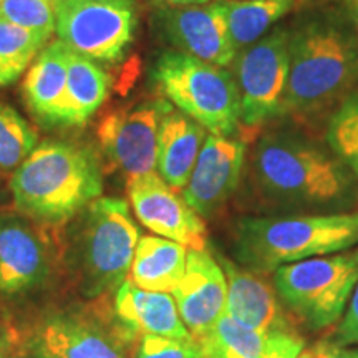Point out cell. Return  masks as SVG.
Wrapping results in <instances>:
<instances>
[{"instance_id": "5bb4252c", "label": "cell", "mask_w": 358, "mask_h": 358, "mask_svg": "<svg viewBox=\"0 0 358 358\" xmlns=\"http://www.w3.org/2000/svg\"><path fill=\"white\" fill-rule=\"evenodd\" d=\"M161 25L179 52L208 64L227 66L237 55L229 35L224 2L164 8Z\"/></svg>"}, {"instance_id": "1f68e13d", "label": "cell", "mask_w": 358, "mask_h": 358, "mask_svg": "<svg viewBox=\"0 0 358 358\" xmlns=\"http://www.w3.org/2000/svg\"><path fill=\"white\" fill-rule=\"evenodd\" d=\"M312 358H343L342 348L334 345L330 342H320L315 347L310 348Z\"/></svg>"}, {"instance_id": "603a6c76", "label": "cell", "mask_w": 358, "mask_h": 358, "mask_svg": "<svg viewBox=\"0 0 358 358\" xmlns=\"http://www.w3.org/2000/svg\"><path fill=\"white\" fill-rule=\"evenodd\" d=\"M295 0H224L236 52L259 42L264 34L292 10Z\"/></svg>"}, {"instance_id": "7c38bea8", "label": "cell", "mask_w": 358, "mask_h": 358, "mask_svg": "<svg viewBox=\"0 0 358 358\" xmlns=\"http://www.w3.org/2000/svg\"><path fill=\"white\" fill-rule=\"evenodd\" d=\"M127 191L143 226L189 250L206 249L208 229L203 217L159 174L148 173L128 179Z\"/></svg>"}, {"instance_id": "9a60e30c", "label": "cell", "mask_w": 358, "mask_h": 358, "mask_svg": "<svg viewBox=\"0 0 358 358\" xmlns=\"http://www.w3.org/2000/svg\"><path fill=\"white\" fill-rule=\"evenodd\" d=\"M173 295L192 338L201 337L226 313L227 282L221 264L206 249L189 250L185 275Z\"/></svg>"}, {"instance_id": "277c9868", "label": "cell", "mask_w": 358, "mask_h": 358, "mask_svg": "<svg viewBox=\"0 0 358 358\" xmlns=\"http://www.w3.org/2000/svg\"><path fill=\"white\" fill-rule=\"evenodd\" d=\"M236 256L259 274L358 244V213L248 217L236 227Z\"/></svg>"}, {"instance_id": "8d00e7d4", "label": "cell", "mask_w": 358, "mask_h": 358, "mask_svg": "<svg viewBox=\"0 0 358 358\" xmlns=\"http://www.w3.org/2000/svg\"><path fill=\"white\" fill-rule=\"evenodd\" d=\"M348 169H350V171L358 178V155H357V158L352 161V164H350V166H348Z\"/></svg>"}, {"instance_id": "836d02e7", "label": "cell", "mask_w": 358, "mask_h": 358, "mask_svg": "<svg viewBox=\"0 0 358 358\" xmlns=\"http://www.w3.org/2000/svg\"><path fill=\"white\" fill-rule=\"evenodd\" d=\"M347 3V13H348V20L353 25V30H355L357 37H358V0H345Z\"/></svg>"}, {"instance_id": "3957f363", "label": "cell", "mask_w": 358, "mask_h": 358, "mask_svg": "<svg viewBox=\"0 0 358 358\" xmlns=\"http://www.w3.org/2000/svg\"><path fill=\"white\" fill-rule=\"evenodd\" d=\"M15 206L35 221L64 224L101 196L96 155L66 141H45L27 156L10 179Z\"/></svg>"}, {"instance_id": "60d3db41", "label": "cell", "mask_w": 358, "mask_h": 358, "mask_svg": "<svg viewBox=\"0 0 358 358\" xmlns=\"http://www.w3.org/2000/svg\"><path fill=\"white\" fill-rule=\"evenodd\" d=\"M3 358H8V357H3Z\"/></svg>"}, {"instance_id": "6da1fadb", "label": "cell", "mask_w": 358, "mask_h": 358, "mask_svg": "<svg viewBox=\"0 0 358 358\" xmlns=\"http://www.w3.org/2000/svg\"><path fill=\"white\" fill-rule=\"evenodd\" d=\"M284 113L312 116L334 108L358 83V37L338 17L303 22L289 38Z\"/></svg>"}, {"instance_id": "cb8c5ba5", "label": "cell", "mask_w": 358, "mask_h": 358, "mask_svg": "<svg viewBox=\"0 0 358 358\" xmlns=\"http://www.w3.org/2000/svg\"><path fill=\"white\" fill-rule=\"evenodd\" d=\"M201 358H262L266 335L237 324L227 313L194 338Z\"/></svg>"}, {"instance_id": "9c48e42d", "label": "cell", "mask_w": 358, "mask_h": 358, "mask_svg": "<svg viewBox=\"0 0 358 358\" xmlns=\"http://www.w3.org/2000/svg\"><path fill=\"white\" fill-rule=\"evenodd\" d=\"M289 38L287 30L275 29L236 55V85L244 127L259 128L284 115L290 66Z\"/></svg>"}, {"instance_id": "4dcf8cb0", "label": "cell", "mask_w": 358, "mask_h": 358, "mask_svg": "<svg viewBox=\"0 0 358 358\" xmlns=\"http://www.w3.org/2000/svg\"><path fill=\"white\" fill-rule=\"evenodd\" d=\"M330 343L340 348L347 345H358V284L353 289L348 310L340 322V325L335 329V332L330 338Z\"/></svg>"}, {"instance_id": "f35d334b", "label": "cell", "mask_w": 358, "mask_h": 358, "mask_svg": "<svg viewBox=\"0 0 358 358\" xmlns=\"http://www.w3.org/2000/svg\"><path fill=\"white\" fill-rule=\"evenodd\" d=\"M48 2H52L53 6H57V2H58V0H48Z\"/></svg>"}, {"instance_id": "484cf974", "label": "cell", "mask_w": 358, "mask_h": 358, "mask_svg": "<svg viewBox=\"0 0 358 358\" xmlns=\"http://www.w3.org/2000/svg\"><path fill=\"white\" fill-rule=\"evenodd\" d=\"M37 131L24 116L0 101V168H19L37 148Z\"/></svg>"}, {"instance_id": "4316f807", "label": "cell", "mask_w": 358, "mask_h": 358, "mask_svg": "<svg viewBox=\"0 0 358 358\" xmlns=\"http://www.w3.org/2000/svg\"><path fill=\"white\" fill-rule=\"evenodd\" d=\"M332 153L348 168L358 155V93L352 92L337 105L327 128Z\"/></svg>"}, {"instance_id": "52a82bcc", "label": "cell", "mask_w": 358, "mask_h": 358, "mask_svg": "<svg viewBox=\"0 0 358 358\" xmlns=\"http://www.w3.org/2000/svg\"><path fill=\"white\" fill-rule=\"evenodd\" d=\"M80 277L87 297L118 290L127 279L140 241L128 203L98 198L87 208L80 237Z\"/></svg>"}, {"instance_id": "8fae6325", "label": "cell", "mask_w": 358, "mask_h": 358, "mask_svg": "<svg viewBox=\"0 0 358 358\" xmlns=\"http://www.w3.org/2000/svg\"><path fill=\"white\" fill-rule=\"evenodd\" d=\"M173 106L148 100L110 111L98 124V140L111 163L128 179L155 173L159 124Z\"/></svg>"}, {"instance_id": "d6986e66", "label": "cell", "mask_w": 358, "mask_h": 358, "mask_svg": "<svg viewBox=\"0 0 358 358\" xmlns=\"http://www.w3.org/2000/svg\"><path fill=\"white\" fill-rule=\"evenodd\" d=\"M47 272L38 237L22 219L0 216V290L7 295L35 287Z\"/></svg>"}, {"instance_id": "f546056e", "label": "cell", "mask_w": 358, "mask_h": 358, "mask_svg": "<svg viewBox=\"0 0 358 358\" xmlns=\"http://www.w3.org/2000/svg\"><path fill=\"white\" fill-rule=\"evenodd\" d=\"M306 342L295 329L266 335L262 358H299Z\"/></svg>"}, {"instance_id": "e575fe53", "label": "cell", "mask_w": 358, "mask_h": 358, "mask_svg": "<svg viewBox=\"0 0 358 358\" xmlns=\"http://www.w3.org/2000/svg\"><path fill=\"white\" fill-rule=\"evenodd\" d=\"M8 347H10V345H8L7 337H6V335H3V332H0V358L6 357Z\"/></svg>"}, {"instance_id": "4fadbf2b", "label": "cell", "mask_w": 358, "mask_h": 358, "mask_svg": "<svg viewBox=\"0 0 358 358\" xmlns=\"http://www.w3.org/2000/svg\"><path fill=\"white\" fill-rule=\"evenodd\" d=\"M248 145L236 136H206L198 159L182 189V198L203 216H211L234 194L245 163Z\"/></svg>"}, {"instance_id": "ffe728a7", "label": "cell", "mask_w": 358, "mask_h": 358, "mask_svg": "<svg viewBox=\"0 0 358 358\" xmlns=\"http://www.w3.org/2000/svg\"><path fill=\"white\" fill-rule=\"evenodd\" d=\"M204 128L181 111L171 110L159 124L156 169L173 189L182 191L204 143Z\"/></svg>"}, {"instance_id": "d4e9b609", "label": "cell", "mask_w": 358, "mask_h": 358, "mask_svg": "<svg viewBox=\"0 0 358 358\" xmlns=\"http://www.w3.org/2000/svg\"><path fill=\"white\" fill-rule=\"evenodd\" d=\"M48 38L0 20V87L15 83Z\"/></svg>"}, {"instance_id": "44dd1931", "label": "cell", "mask_w": 358, "mask_h": 358, "mask_svg": "<svg viewBox=\"0 0 358 358\" xmlns=\"http://www.w3.org/2000/svg\"><path fill=\"white\" fill-rule=\"evenodd\" d=\"M185 245L159 236H143L131 262V282L151 292H173L186 271Z\"/></svg>"}, {"instance_id": "83f0119b", "label": "cell", "mask_w": 358, "mask_h": 358, "mask_svg": "<svg viewBox=\"0 0 358 358\" xmlns=\"http://www.w3.org/2000/svg\"><path fill=\"white\" fill-rule=\"evenodd\" d=\"M0 20L50 38L55 32V6L48 0H0Z\"/></svg>"}, {"instance_id": "d6a6232c", "label": "cell", "mask_w": 358, "mask_h": 358, "mask_svg": "<svg viewBox=\"0 0 358 358\" xmlns=\"http://www.w3.org/2000/svg\"><path fill=\"white\" fill-rule=\"evenodd\" d=\"M159 6H164L166 8H182V7H198L211 3L213 0H155Z\"/></svg>"}, {"instance_id": "8992f818", "label": "cell", "mask_w": 358, "mask_h": 358, "mask_svg": "<svg viewBox=\"0 0 358 358\" xmlns=\"http://www.w3.org/2000/svg\"><path fill=\"white\" fill-rule=\"evenodd\" d=\"M357 284L355 254L312 257L274 271L275 292L308 330H324L335 324Z\"/></svg>"}, {"instance_id": "2e32d148", "label": "cell", "mask_w": 358, "mask_h": 358, "mask_svg": "<svg viewBox=\"0 0 358 358\" xmlns=\"http://www.w3.org/2000/svg\"><path fill=\"white\" fill-rule=\"evenodd\" d=\"M217 262L226 275V313L232 320L262 335L294 329L280 308L274 289L266 280L222 256Z\"/></svg>"}, {"instance_id": "ac0fdd59", "label": "cell", "mask_w": 358, "mask_h": 358, "mask_svg": "<svg viewBox=\"0 0 358 358\" xmlns=\"http://www.w3.org/2000/svg\"><path fill=\"white\" fill-rule=\"evenodd\" d=\"M69 52V47L60 40L47 45L25 77V101L35 120L43 127H64Z\"/></svg>"}, {"instance_id": "e0dca14e", "label": "cell", "mask_w": 358, "mask_h": 358, "mask_svg": "<svg viewBox=\"0 0 358 358\" xmlns=\"http://www.w3.org/2000/svg\"><path fill=\"white\" fill-rule=\"evenodd\" d=\"M113 313L116 320L136 337H161L189 340L192 335L179 315L176 301L166 292L143 290L124 280L116 290Z\"/></svg>"}, {"instance_id": "ab89813d", "label": "cell", "mask_w": 358, "mask_h": 358, "mask_svg": "<svg viewBox=\"0 0 358 358\" xmlns=\"http://www.w3.org/2000/svg\"><path fill=\"white\" fill-rule=\"evenodd\" d=\"M355 257H357V261H358V250L355 252Z\"/></svg>"}, {"instance_id": "7a4b0ae2", "label": "cell", "mask_w": 358, "mask_h": 358, "mask_svg": "<svg viewBox=\"0 0 358 358\" xmlns=\"http://www.w3.org/2000/svg\"><path fill=\"white\" fill-rule=\"evenodd\" d=\"M252 176L262 198L292 208L342 203L352 187L347 166L337 156L292 131L262 136L254 150Z\"/></svg>"}, {"instance_id": "f1b7e54d", "label": "cell", "mask_w": 358, "mask_h": 358, "mask_svg": "<svg viewBox=\"0 0 358 358\" xmlns=\"http://www.w3.org/2000/svg\"><path fill=\"white\" fill-rule=\"evenodd\" d=\"M134 358H201L194 338L178 340L161 335H143Z\"/></svg>"}, {"instance_id": "5b68a950", "label": "cell", "mask_w": 358, "mask_h": 358, "mask_svg": "<svg viewBox=\"0 0 358 358\" xmlns=\"http://www.w3.org/2000/svg\"><path fill=\"white\" fill-rule=\"evenodd\" d=\"M153 82L169 103L211 134L234 136L241 128L239 90L224 66L166 52L156 60Z\"/></svg>"}, {"instance_id": "ba28073f", "label": "cell", "mask_w": 358, "mask_h": 358, "mask_svg": "<svg viewBox=\"0 0 358 358\" xmlns=\"http://www.w3.org/2000/svg\"><path fill=\"white\" fill-rule=\"evenodd\" d=\"M55 19L62 43L98 62H116L133 42L138 24L134 0H58Z\"/></svg>"}, {"instance_id": "7402d4cb", "label": "cell", "mask_w": 358, "mask_h": 358, "mask_svg": "<svg viewBox=\"0 0 358 358\" xmlns=\"http://www.w3.org/2000/svg\"><path fill=\"white\" fill-rule=\"evenodd\" d=\"M110 87V77L101 66L70 50L64 127H82L87 123L108 98Z\"/></svg>"}, {"instance_id": "d590c367", "label": "cell", "mask_w": 358, "mask_h": 358, "mask_svg": "<svg viewBox=\"0 0 358 358\" xmlns=\"http://www.w3.org/2000/svg\"><path fill=\"white\" fill-rule=\"evenodd\" d=\"M342 355L343 358H358V348H355V350H345V348H342Z\"/></svg>"}, {"instance_id": "74e56055", "label": "cell", "mask_w": 358, "mask_h": 358, "mask_svg": "<svg viewBox=\"0 0 358 358\" xmlns=\"http://www.w3.org/2000/svg\"><path fill=\"white\" fill-rule=\"evenodd\" d=\"M299 358H312V350H303Z\"/></svg>"}, {"instance_id": "30bf717a", "label": "cell", "mask_w": 358, "mask_h": 358, "mask_svg": "<svg viewBox=\"0 0 358 358\" xmlns=\"http://www.w3.org/2000/svg\"><path fill=\"white\" fill-rule=\"evenodd\" d=\"M136 338L115 313H62L40 325L30 348L35 358H128Z\"/></svg>"}]
</instances>
